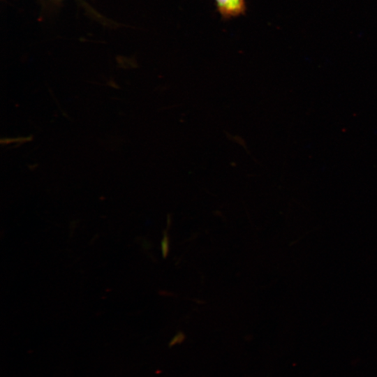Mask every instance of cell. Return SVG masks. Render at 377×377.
<instances>
[{"mask_svg":"<svg viewBox=\"0 0 377 377\" xmlns=\"http://www.w3.org/2000/svg\"><path fill=\"white\" fill-rule=\"evenodd\" d=\"M216 10L226 20L236 18L246 14V0H214Z\"/></svg>","mask_w":377,"mask_h":377,"instance_id":"obj_1","label":"cell"}]
</instances>
